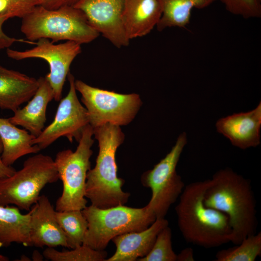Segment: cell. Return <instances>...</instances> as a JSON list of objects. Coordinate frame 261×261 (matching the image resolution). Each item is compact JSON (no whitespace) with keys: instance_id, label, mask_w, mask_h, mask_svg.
I'll return each instance as SVG.
<instances>
[{"instance_id":"cell-26","label":"cell","mask_w":261,"mask_h":261,"mask_svg":"<svg viewBox=\"0 0 261 261\" xmlns=\"http://www.w3.org/2000/svg\"><path fill=\"white\" fill-rule=\"evenodd\" d=\"M232 14L245 19L261 17V0H221Z\"/></svg>"},{"instance_id":"cell-28","label":"cell","mask_w":261,"mask_h":261,"mask_svg":"<svg viewBox=\"0 0 261 261\" xmlns=\"http://www.w3.org/2000/svg\"><path fill=\"white\" fill-rule=\"evenodd\" d=\"M9 18L11 17L7 15L0 16V50L9 48L14 43L20 41L8 36L3 31V25Z\"/></svg>"},{"instance_id":"cell-25","label":"cell","mask_w":261,"mask_h":261,"mask_svg":"<svg viewBox=\"0 0 261 261\" xmlns=\"http://www.w3.org/2000/svg\"><path fill=\"white\" fill-rule=\"evenodd\" d=\"M172 231L169 226L163 228L158 234L149 253L138 261H176L172 243Z\"/></svg>"},{"instance_id":"cell-9","label":"cell","mask_w":261,"mask_h":261,"mask_svg":"<svg viewBox=\"0 0 261 261\" xmlns=\"http://www.w3.org/2000/svg\"><path fill=\"white\" fill-rule=\"evenodd\" d=\"M187 143V134L183 132L165 157L141 176L143 186L151 190V197L147 205L156 218H165L185 188L181 177L176 172V166Z\"/></svg>"},{"instance_id":"cell-18","label":"cell","mask_w":261,"mask_h":261,"mask_svg":"<svg viewBox=\"0 0 261 261\" xmlns=\"http://www.w3.org/2000/svg\"><path fill=\"white\" fill-rule=\"evenodd\" d=\"M38 79L9 70L0 72V109L14 112L34 95Z\"/></svg>"},{"instance_id":"cell-6","label":"cell","mask_w":261,"mask_h":261,"mask_svg":"<svg viewBox=\"0 0 261 261\" xmlns=\"http://www.w3.org/2000/svg\"><path fill=\"white\" fill-rule=\"evenodd\" d=\"M93 129L88 124L74 151L63 150L56 155L54 161L63 185L62 194L56 203L55 210L57 211L82 210L87 206L86 180L90 169V158L93 154Z\"/></svg>"},{"instance_id":"cell-31","label":"cell","mask_w":261,"mask_h":261,"mask_svg":"<svg viewBox=\"0 0 261 261\" xmlns=\"http://www.w3.org/2000/svg\"><path fill=\"white\" fill-rule=\"evenodd\" d=\"M194 261L193 250L191 247H187L177 254L176 261Z\"/></svg>"},{"instance_id":"cell-34","label":"cell","mask_w":261,"mask_h":261,"mask_svg":"<svg viewBox=\"0 0 261 261\" xmlns=\"http://www.w3.org/2000/svg\"><path fill=\"white\" fill-rule=\"evenodd\" d=\"M8 71H9V69H8L0 65V72H8Z\"/></svg>"},{"instance_id":"cell-21","label":"cell","mask_w":261,"mask_h":261,"mask_svg":"<svg viewBox=\"0 0 261 261\" xmlns=\"http://www.w3.org/2000/svg\"><path fill=\"white\" fill-rule=\"evenodd\" d=\"M162 15L156 27L162 31L168 28H186L189 24L191 11L208 7L217 0H159Z\"/></svg>"},{"instance_id":"cell-15","label":"cell","mask_w":261,"mask_h":261,"mask_svg":"<svg viewBox=\"0 0 261 261\" xmlns=\"http://www.w3.org/2000/svg\"><path fill=\"white\" fill-rule=\"evenodd\" d=\"M168 224L165 218H156L146 229L116 236L112 240L116 247V252L105 261H135L145 257L159 232Z\"/></svg>"},{"instance_id":"cell-22","label":"cell","mask_w":261,"mask_h":261,"mask_svg":"<svg viewBox=\"0 0 261 261\" xmlns=\"http://www.w3.org/2000/svg\"><path fill=\"white\" fill-rule=\"evenodd\" d=\"M56 216L66 237L68 248H74L83 245L88 224L82 211L56 210Z\"/></svg>"},{"instance_id":"cell-5","label":"cell","mask_w":261,"mask_h":261,"mask_svg":"<svg viewBox=\"0 0 261 261\" xmlns=\"http://www.w3.org/2000/svg\"><path fill=\"white\" fill-rule=\"evenodd\" d=\"M82 211L88 224L83 245L97 250H104L116 236L146 229L156 219L147 205L142 208L119 205L100 208L91 204Z\"/></svg>"},{"instance_id":"cell-30","label":"cell","mask_w":261,"mask_h":261,"mask_svg":"<svg viewBox=\"0 0 261 261\" xmlns=\"http://www.w3.org/2000/svg\"><path fill=\"white\" fill-rule=\"evenodd\" d=\"M2 149V144L0 138V179L7 178L11 176L16 171L11 166H7L3 162L1 159Z\"/></svg>"},{"instance_id":"cell-23","label":"cell","mask_w":261,"mask_h":261,"mask_svg":"<svg viewBox=\"0 0 261 261\" xmlns=\"http://www.w3.org/2000/svg\"><path fill=\"white\" fill-rule=\"evenodd\" d=\"M235 246L218 251L216 261H254L261 255V232L249 235Z\"/></svg>"},{"instance_id":"cell-2","label":"cell","mask_w":261,"mask_h":261,"mask_svg":"<svg viewBox=\"0 0 261 261\" xmlns=\"http://www.w3.org/2000/svg\"><path fill=\"white\" fill-rule=\"evenodd\" d=\"M208 186V179L186 185L175 210L184 239L193 245L211 248L230 242L231 228L225 214L204 204Z\"/></svg>"},{"instance_id":"cell-14","label":"cell","mask_w":261,"mask_h":261,"mask_svg":"<svg viewBox=\"0 0 261 261\" xmlns=\"http://www.w3.org/2000/svg\"><path fill=\"white\" fill-rule=\"evenodd\" d=\"M216 127L234 146L242 149L257 146L261 139V102L251 111L219 119Z\"/></svg>"},{"instance_id":"cell-13","label":"cell","mask_w":261,"mask_h":261,"mask_svg":"<svg viewBox=\"0 0 261 261\" xmlns=\"http://www.w3.org/2000/svg\"><path fill=\"white\" fill-rule=\"evenodd\" d=\"M29 237L31 246L43 248L61 246L68 248L65 234L56 216V210L48 198L40 196L30 209Z\"/></svg>"},{"instance_id":"cell-12","label":"cell","mask_w":261,"mask_h":261,"mask_svg":"<svg viewBox=\"0 0 261 261\" xmlns=\"http://www.w3.org/2000/svg\"><path fill=\"white\" fill-rule=\"evenodd\" d=\"M124 0H78L73 5L82 10L90 24L117 48L126 46L122 21Z\"/></svg>"},{"instance_id":"cell-7","label":"cell","mask_w":261,"mask_h":261,"mask_svg":"<svg viewBox=\"0 0 261 261\" xmlns=\"http://www.w3.org/2000/svg\"><path fill=\"white\" fill-rule=\"evenodd\" d=\"M58 179L54 160L48 155L35 154L24 162L20 170L0 179V205H14L29 211L43 188Z\"/></svg>"},{"instance_id":"cell-16","label":"cell","mask_w":261,"mask_h":261,"mask_svg":"<svg viewBox=\"0 0 261 261\" xmlns=\"http://www.w3.org/2000/svg\"><path fill=\"white\" fill-rule=\"evenodd\" d=\"M38 80V88L27 104L16 110L9 118L14 125L24 128L35 137L44 129L47 107L54 99L52 88L45 77L41 76Z\"/></svg>"},{"instance_id":"cell-4","label":"cell","mask_w":261,"mask_h":261,"mask_svg":"<svg viewBox=\"0 0 261 261\" xmlns=\"http://www.w3.org/2000/svg\"><path fill=\"white\" fill-rule=\"evenodd\" d=\"M21 19V31L30 42L45 38L53 43L65 40L82 44L100 34L84 12L74 6L48 9L38 5Z\"/></svg>"},{"instance_id":"cell-17","label":"cell","mask_w":261,"mask_h":261,"mask_svg":"<svg viewBox=\"0 0 261 261\" xmlns=\"http://www.w3.org/2000/svg\"><path fill=\"white\" fill-rule=\"evenodd\" d=\"M161 15L159 0H124L122 21L128 39L149 33L158 25Z\"/></svg>"},{"instance_id":"cell-32","label":"cell","mask_w":261,"mask_h":261,"mask_svg":"<svg viewBox=\"0 0 261 261\" xmlns=\"http://www.w3.org/2000/svg\"><path fill=\"white\" fill-rule=\"evenodd\" d=\"M32 259L34 261H42V256L39 253L38 251H34L32 254Z\"/></svg>"},{"instance_id":"cell-19","label":"cell","mask_w":261,"mask_h":261,"mask_svg":"<svg viewBox=\"0 0 261 261\" xmlns=\"http://www.w3.org/2000/svg\"><path fill=\"white\" fill-rule=\"evenodd\" d=\"M35 138L25 129H21L12 123L8 118L0 117V138L2 144L1 159L11 166L21 157L38 153L41 149L32 144Z\"/></svg>"},{"instance_id":"cell-10","label":"cell","mask_w":261,"mask_h":261,"mask_svg":"<svg viewBox=\"0 0 261 261\" xmlns=\"http://www.w3.org/2000/svg\"><path fill=\"white\" fill-rule=\"evenodd\" d=\"M35 44L34 47L22 51L8 48L6 54L9 58L16 60L30 58L45 60L50 72L45 77L52 88L54 99L59 101L70 66L81 52V44L72 41L56 44L45 38L38 40Z\"/></svg>"},{"instance_id":"cell-1","label":"cell","mask_w":261,"mask_h":261,"mask_svg":"<svg viewBox=\"0 0 261 261\" xmlns=\"http://www.w3.org/2000/svg\"><path fill=\"white\" fill-rule=\"evenodd\" d=\"M203 202L227 216L233 244L257 232L256 202L250 182L232 169H221L208 179Z\"/></svg>"},{"instance_id":"cell-20","label":"cell","mask_w":261,"mask_h":261,"mask_svg":"<svg viewBox=\"0 0 261 261\" xmlns=\"http://www.w3.org/2000/svg\"><path fill=\"white\" fill-rule=\"evenodd\" d=\"M31 210L22 214L15 206L0 205V247L15 243L31 246L29 237Z\"/></svg>"},{"instance_id":"cell-27","label":"cell","mask_w":261,"mask_h":261,"mask_svg":"<svg viewBox=\"0 0 261 261\" xmlns=\"http://www.w3.org/2000/svg\"><path fill=\"white\" fill-rule=\"evenodd\" d=\"M43 0H0V16L21 18L29 13Z\"/></svg>"},{"instance_id":"cell-29","label":"cell","mask_w":261,"mask_h":261,"mask_svg":"<svg viewBox=\"0 0 261 261\" xmlns=\"http://www.w3.org/2000/svg\"><path fill=\"white\" fill-rule=\"evenodd\" d=\"M78 0H43L41 5L48 9H56L63 6H73Z\"/></svg>"},{"instance_id":"cell-33","label":"cell","mask_w":261,"mask_h":261,"mask_svg":"<svg viewBox=\"0 0 261 261\" xmlns=\"http://www.w3.org/2000/svg\"><path fill=\"white\" fill-rule=\"evenodd\" d=\"M9 258L3 255L0 254V261H8Z\"/></svg>"},{"instance_id":"cell-24","label":"cell","mask_w":261,"mask_h":261,"mask_svg":"<svg viewBox=\"0 0 261 261\" xmlns=\"http://www.w3.org/2000/svg\"><path fill=\"white\" fill-rule=\"evenodd\" d=\"M43 255L52 261H105L107 253L104 250H97L82 245L71 250L58 251L54 247H47Z\"/></svg>"},{"instance_id":"cell-8","label":"cell","mask_w":261,"mask_h":261,"mask_svg":"<svg viewBox=\"0 0 261 261\" xmlns=\"http://www.w3.org/2000/svg\"><path fill=\"white\" fill-rule=\"evenodd\" d=\"M75 87L82 96L89 124L95 128L106 124L127 125L135 118L142 102L136 93L121 94L91 86L75 80Z\"/></svg>"},{"instance_id":"cell-11","label":"cell","mask_w":261,"mask_h":261,"mask_svg":"<svg viewBox=\"0 0 261 261\" xmlns=\"http://www.w3.org/2000/svg\"><path fill=\"white\" fill-rule=\"evenodd\" d=\"M67 77L69 90L67 95L59 101L53 121L32 140V144L38 145L41 150L61 137L67 138L70 143L74 139L78 142L84 129L89 124L87 111L77 96L74 77L70 72Z\"/></svg>"},{"instance_id":"cell-3","label":"cell","mask_w":261,"mask_h":261,"mask_svg":"<svg viewBox=\"0 0 261 261\" xmlns=\"http://www.w3.org/2000/svg\"><path fill=\"white\" fill-rule=\"evenodd\" d=\"M93 129L99 153L94 167L87 173L86 198L91 205L100 208L125 205L130 194L122 190L125 181L117 176L116 159L125 135L120 126L110 124Z\"/></svg>"}]
</instances>
